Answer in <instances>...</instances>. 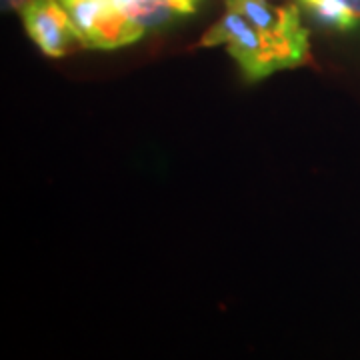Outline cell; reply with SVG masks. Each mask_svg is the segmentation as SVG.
Wrapping results in <instances>:
<instances>
[{"instance_id": "1", "label": "cell", "mask_w": 360, "mask_h": 360, "mask_svg": "<svg viewBox=\"0 0 360 360\" xmlns=\"http://www.w3.org/2000/svg\"><path fill=\"white\" fill-rule=\"evenodd\" d=\"M202 46H226L248 82H257L284 68L310 63L309 30L270 32L226 8L224 16L206 30Z\"/></svg>"}, {"instance_id": "2", "label": "cell", "mask_w": 360, "mask_h": 360, "mask_svg": "<svg viewBox=\"0 0 360 360\" xmlns=\"http://www.w3.org/2000/svg\"><path fill=\"white\" fill-rule=\"evenodd\" d=\"M70 14L84 49L115 51L129 46L144 37L124 13H120L110 0H58Z\"/></svg>"}, {"instance_id": "3", "label": "cell", "mask_w": 360, "mask_h": 360, "mask_svg": "<svg viewBox=\"0 0 360 360\" xmlns=\"http://www.w3.org/2000/svg\"><path fill=\"white\" fill-rule=\"evenodd\" d=\"M28 39L51 58L84 49L70 14L58 0H30L20 11Z\"/></svg>"}, {"instance_id": "4", "label": "cell", "mask_w": 360, "mask_h": 360, "mask_svg": "<svg viewBox=\"0 0 360 360\" xmlns=\"http://www.w3.org/2000/svg\"><path fill=\"white\" fill-rule=\"evenodd\" d=\"M144 32L172 25L198 11L200 0H110Z\"/></svg>"}, {"instance_id": "5", "label": "cell", "mask_w": 360, "mask_h": 360, "mask_svg": "<svg viewBox=\"0 0 360 360\" xmlns=\"http://www.w3.org/2000/svg\"><path fill=\"white\" fill-rule=\"evenodd\" d=\"M316 26L335 32H360V0H298Z\"/></svg>"}, {"instance_id": "6", "label": "cell", "mask_w": 360, "mask_h": 360, "mask_svg": "<svg viewBox=\"0 0 360 360\" xmlns=\"http://www.w3.org/2000/svg\"><path fill=\"white\" fill-rule=\"evenodd\" d=\"M30 0H2V13H20Z\"/></svg>"}]
</instances>
